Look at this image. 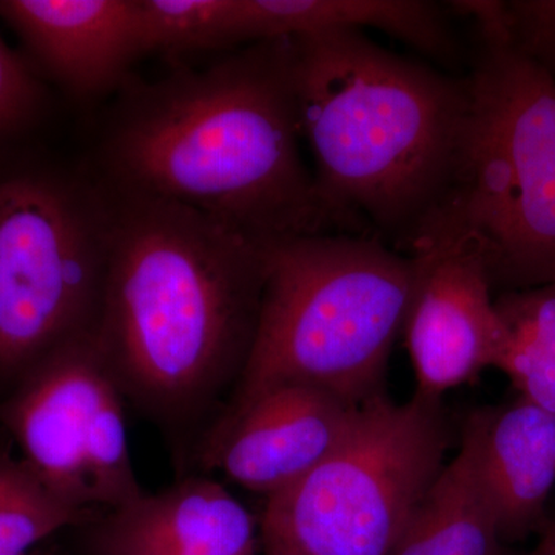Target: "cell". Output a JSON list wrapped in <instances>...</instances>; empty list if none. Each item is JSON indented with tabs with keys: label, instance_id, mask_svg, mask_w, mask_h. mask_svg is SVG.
<instances>
[{
	"label": "cell",
	"instance_id": "cell-1",
	"mask_svg": "<svg viewBox=\"0 0 555 555\" xmlns=\"http://www.w3.org/2000/svg\"><path fill=\"white\" fill-rule=\"evenodd\" d=\"M108 190L112 250L93 335L126 403L158 427L188 476L250 357L269 243Z\"/></svg>",
	"mask_w": 555,
	"mask_h": 555
},
{
	"label": "cell",
	"instance_id": "cell-2",
	"mask_svg": "<svg viewBox=\"0 0 555 555\" xmlns=\"http://www.w3.org/2000/svg\"><path fill=\"white\" fill-rule=\"evenodd\" d=\"M89 166L113 192L199 211L261 241L358 235L301 156L292 39L129 83Z\"/></svg>",
	"mask_w": 555,
	"mask_h": 555
},
{
	"label": "cell",
	"instance_id": "cell-3",
	"mask_svg": "<svg viewBox=\"0 0 555 555\" xmlns=\"http://www.w3.org/2000/svg\"><path fill=\"white\" fill-rule=\"evenodd\" d=\"M299 127L318 192L358 235L406 254L454 184L466 78L360 30L292 39Z\"/></svg>",
	"mask_w": 555,
	"mask_h": 555
},
{
	"label": "cell",
	"instance_id": "cell-4",
	"mask_svg": "<svg viewBox=\"0 0 555 555\" xmlns=\"http://www.w3.org/2000/svg\"><path fill=\"white\" fill-rule=\"evenodd\" d=\"M412 287L411 257L375 236L272 241L254 347L225 408L284 385L357 406L378 396Z\"/></svg>",
	"mask_w": 555,
	"mask_h": 555
},
{
	"label": "cell",
	"instance_id": "cell-5",
	"mask_svg": "<svg viewBox=\"0 0 555 555\" xmlns=\"http://www.w3.org/2000/svg\"><path fill=\"white\" fill-rule=\"evenodd\" d=\"M112 236L113 195L89 164L36 145L0 156V397L93 334Z\"/></svg>",
	"mask_w": 555,
	"mask_h": 555
},
{
	"label": "cell",
	"instance_id": "cell-6",
	"mask_svg": "<svg viewBox=\"0 0 555 555\" xmlns=\"http://www.w3.org/2000/svg\"><path fill=\"white\" fill-rule=\"evenodd\" d=\"M448 206L503 292L555 281V76L480 38Z\"/></svg>",
	"mask_w": 555,
	"mask_h": 555
},
{
	"label": "cell",
	"instance_id": "cell-7",
	"mask_svg": "<svg viewBox=\"0 0 555 555\" xmlns=\"http://www.w3.org/2000/svg\"><path fill=\"white\" fill-rule=\"evenodd\" d=\"M448 447L441 400L372 397L321 465L268 499L262 542L297 555H389Z\"/></svg>",
	"mask_w": 555,
	"mask_h": 555
},
{
	"label": "cell",
	"instance_id": "cell-8",
	"mask_svg": "<svg viewBox=\"0 0 555 555\" xmlns=\"http://www.w3.org/2000/svg\"><path fill=\"white\" fill-rule=\"evenodd\" d=\"M124 409L90 334L54 350L0 397V425L54 495L96 518L145 492L131 462Z\"/></svg>",
	"mask_w": 555,
	"mask_h": 555
},
{
	"label": "cell",
	"instance_id": "cell-9",
	"mask_svg": "<svg viewBox=\"0 0 555 555\" xmlns=\"http://www.w3.org/2000/svg\"><path fill=\"white\" fill-rule=\"evenodd\" d=\"M414 287L403 334L416 396L444 393L494 367L500 323L491 276L473 233L448 206L409 244Z\"/></svg>",
	"mask_w": 555,
	"mask_h": 555
},
{
	"label": "cell",
	"instance_id": "cell-10",
	"mask_svg": "<svg viewBox=\"0 0 555 555\" xmlns=\"http://www.w3.org/2000/svg\"><path fill=\"white\" fill-rule=\"evenodd\" d=\"M360 406L309 386L261 390L221 412L196 448L189 474H222L270 499L331 455Z\"/></svg>",
	"mask_w": 555,
	"mask_h": 555
},
{
	"label": "cell",
	"instance_id": "cell-11",
	"mask_svg": "<svg viewBox=\"0 0 555 555\" xmlns=\"http://www.w3.org/2000/svg\"><path fill=\"white\" fill-rule=\"evenodd\" d=\"M39 75L79 104L129 86L142 53L138 0H0Z\"/></svg>",
	"mask_w": 555,
	"mask_h": 555
},
{
	"label": "cell",
	"instance_id": "cell-12",
	"mask_svg": "<svg viewBox=\"0 0 555 555\" xmlns=\"http://www.w3.org/2000/svg\"><path fill=\"white\" fill-rule=\"evenodd\" d=\"M462 443L473 455L503 540L542 529L555 486V415L517 397L467 416Z\"/></svg>",
	"mask_w": 555,
	"mask_h": 555
},
{
	"label": "cell",
	"instance_id": "cell-13",
	"mask_svg": "<svg viewBox=\"0 0 555 555\" xmlns=\"http://www.w3.org/2000/svg\"><path fill=\"white\" fill-rule=\"evenodd\" d=\"M93 539L188 555H257L255 518L207 474H188L156 494L144 492L86 524Z\"/></svg>",
	"mask_w": 555,
	"mask_h": 555
},
{
	"label": "cell",
	"instance_id": "cell-14",
	"mask_svg": "<svg viewBox=\"0 0 555 555\" xmlns=\"http://www.w3.org/2000/svg\"><path fill=\"white\" fill-rule=\"evenodd\" d=\"M378 28L440 64L460 60L444 10L426 0H235L238 43Z\"/></svg>",
	"mask_w": 555,
	"mask_h": 555
},
{
	"label": "cell",
	"instance_id": "cell-15",
	"mask_svg": "<svg viewBox=\"0 0 555 555\" xmlns=\"http://www.w3.org/2000/svg\"><path fill=\"white\" fill-rule=\"evenodd\" d=\"M503 535L466 444L443 466L389 555H500Z\"/></svg>",
	"mask_w": 555,
	"mask_h": 555
},
{
	"label": "cell",
	"instance_id": "cell-16",
	"mask_svg": "<svg viewBox=\"0 0 555 555\" xmlns=\"http://www.w3.org/2000/svg\"><path fill=\"white\" fill-rule=\"evenodd\" d=\"M495 309L494 367L507 375L518 397L555 415V281L503 292Z\"/></svg>",
	"mask_w": 555,
	"mask_h": 555
},
{
	"label": "cell",
	"instance_id": "cell-17",
	"mask_svg": "<svg viewBox=\"0 0 555 555\" xmlns=\"http://www.w3.org/2000/svg\"><path fill=\"white\" fill-rule=\"evenodd\" d=\"M91 520L54 495L20 455L0 448V555H31L62 529Z\"/></svg>",
	"mask_w": 555,
	"mask_h": 555
},
{
	"label": "cell",
	"instance_id": "cell-18",
	"mask_svg": "<svg viewBox=\"0 0 555 555\" xmlns=\"http://www.w3.org/2000/svg\"><path fill=\"white\" fill-rule=\"evenodd\" d=\"M138 11L144 56L236 46L235 0H138Z\"/></svg>",
	"mask_w": 555,
	"mask_h": 555
},
{
	"label": "cell",
	"instance_id": "cell-19",
	"mask_svg": "<svg viewBox=\"0 0 555 555\" xmlns=\"http://www.w3.org/2000/svg\"><path fill=\"white\" fill-rule=\"evenodd\" d=\"M51 105L47 80L0 36V156L35 145Z\"/></svg>",
	"mask_w": 555,
	"mask_h": 555
},
{
	"label": "cell",
	"instance_id": "cell-20",
	"mask_svg": "<svg viewBox=\"0 0 555 555\" xmlns=\"http://www.w3.org/2000/svg\"><path fill=\"white\" fill-rule=\"evenodd\" d=\"M513 39L518 51L555 76V0L518 2Z\"/></svg>",
	"mask_w": 555,
	"mask_h": 555
},
{
	"label": "cell",
	"instance_id": "cell-21",
	"mask_svg": "<svg viewBox=\"0 0 555 555\" xmlns=\"http://www.w3.org/2000/svg\"><path fill=\"white\" fill-rule=\"evenodd\" d=\"M91 546L94 555H188L163 550V547L112 542V540L93 539V537H91Z\"/></svg>",
	"mask_w": 555,
	"mask_h": 555
},
{
	"label": "cell",
	"instance_id": "cell-22",
	"mask_svg": "<svg viewBox=\"0 0 555 555\" xmlns=\"http://www.w3.org/2000/svg\"><path fill=\"white\" fill-rule=\"evenodd\" d=\"M528 555H555V517L540 529L539 543Z\"/></svg>",
	"mask_w": 555,
	"mask_h": 555
},
{
	"label": "cell",
	"instance_id": "cell-23",
	"mask_svg": "<svg viewBox=\"0 0 555 555\" xmlns=\"http://www.w3.org/2000/svg\"><path fill=\"white\" fill-rule=\"evenodd\" d=\"M264 543V555H297L291 553V551L286 550V547L275 545V543Z\"/></svg>",
	"mask_w": 555,
	"mask_h": 555
},
{
	"label": "cell",
	"instance_id": "cell-24",
	"mask_svg": "<svg viewBox=\"0 0 555 555\" xmlns=\"http://www.w3.org/2000/svg\"><path fill=\"white\" fill-rule=\"evenodd\" d=\"M33 555V554H31Z\"/></svg>",
	"mask_w": 555,
	"mask_h": 555
}]
</instances>
